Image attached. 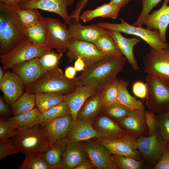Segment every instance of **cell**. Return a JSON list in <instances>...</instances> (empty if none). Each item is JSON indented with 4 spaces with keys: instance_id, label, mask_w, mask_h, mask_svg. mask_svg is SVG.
Returning a JSON list of instances; mask_svg holds the SVG:
<instances>
[{
    "instance_id": "44dd1931",
    "label": "cell",
    "mask_w": 169,
    "mask_h": 169,
    "mask_svg": "<svg viewBox=\"0 0 169 169\" xmlns=\"http://www.w3.org/2000/svg\"><path fill=\"white\" fill-rule=\"evenodd\" d=\"M90 119L77 120L73 121L66 137L77 142L87 141L94 138H105L104 135L94 128Z\"/></svg>"
},
{
    "instance_id": "7dc6e473",
    "label": "cell",
    "mask_w": 169,
    "mask_h": 169,
    "mask_svg": "<svg viewBox=\"0 0 169 169\" xmlns=\"http://www.w3.org/2000/svg\"><path fill=\"white\" fill-rule=\"evenodd\" d=\"M132 90L137 97L142 99L146 98L147 89L146 83L140 81L135 82L133 84Z\"/></svg>"
},
{
    "instance_id": "7bdbcfd3",
    "label": "cell",
    "mask_w": 169,
    "mask_h": 169,
    "mask_svg": "<svg viewBox=\"0 0 169 169\" xmlns=\"http://www.w3.org/2000/svg\"><path fill=\"white\" fill-rule=\"evenodd\" d=\"M19 152L12 139L7 138L0 140V160Z\"/></svg>"
},
{
    "instance_id": "cb8c5ba5",
    "label": "cell",
    "mask_w": 169,
    "mask_h": 169,
    "mask_svg": "<svg viewBox=\"0 0 169 169\" xmlns=\"http://www.w3.org/2000/svg\"><path fill=\"white\" fill-rule=\"evenodd\" d=\"M107 31L132 68L135 71L139 70V67L135 58L133 49L134 46L141 41V39L136 37L126 38L124 37L120 32L117 31L109 30H107Z\"/></svg>"
},
{
    "instance_id": "74e56055",
    "label": "cell",
    "mask_w": 169,
    "mask_h": 169,
    "mask_svg": "<svg viewBox=\"0 0 169 169\" xmlns=\"http://www.w3.org/2000/svg\"><path fill=\"white\" fill-rule=\"evenodd\" d=\"M63 54L56 53L52 50L39 57V62L42 67L46 71L53 70L57 66Z\"/></svg>"
},
{
    "instance_id": "30bf717a",
    "label": "cell",
    "mask_w": 169,
    "mask_h": 169,
    "mask_svg": "<svg viewBox=\"0 0 169 169\" xmlns=\"http://www.w3.org/2000/svg\"><path fill=\"white\" fill-rule=\"evenodd\" d=\"M67 56L69 62L80 57L84 61L85 68L108 57L101 53L94 44L88 42L71 39Z\"/></svg>"
},
{
    "instance_id": "277c9868",
    "label": "cell",
    "mask_w": 169,
    "mask_h": 169,
    "mask_svg": "<svg viewBox=\"0 0 169 169\" xmlns=\"http://www.w3.org/2000/svg\"><path fill=\"white\" fill-rule=\"evenodd\" d=\"M11 139L19 151L22 152L26 156L43 153L49 146L44 132L39 126L27 131L17 129Z\"/></svg>"
},
{
    "instance_id": "5b68a950",
    "label": "cell",
    "mask_w": 169,
    "mask_h": 169,
    "mask_svg": "<svg viewBox=\"0 0 169 169\" xmlns=\"http://www.w3.org/2000/svg\"><path fill=\"white\" fill-rule=\"evenodd\" d=\"M146 104L154 112H166L169 110V80L147 74Z\"/></svg>"
},
{
    "instance_id": "94428289",
    "label": "cell",
    "mask_w": 169,
    "mask_h": 169,
    "mask_svg": "<svg viewBox=\"0 0 169 169\" xmlns=\"http://www.w3.org/2000/svg\"><path fill=\"white\" fill-rule=\"evenodd\" d=\"M70 5H72L73 3L74 0H68Z\"/></svg>"
},
{
    "instance_id": "d6a6232c",
    "label": "cell",
    "mask_w": 169,
    "mask_h": 169,
    "mask_svg": "<svg viewBox=\"0 0 169 169\" xmlns=\"http://www.w3.org/2000/svg\"><path fill=\"white\" fill-rule=\"evenodd\" d=\"M95 45L101 53L107 57H119L124 56L108 33L100 38Z\"/></svg>"
},
{
    "instance_id": "f546056e",
    "label": "cell",
    "mask_w": 169,
    "mask_h": 169,
    "mask_svg": "<svg viewBox=\"0 0 169 169\" xmlns=\"http://www.w3.org/2000/svg\"><path fill=\"white\" fill-rule=\"evenodd\" d=\"M127 81L118 79L117 87V99L118 102L124 105L131 110H139L144 111L143 103L129 93L127 87Z\"/></svg>"
},
{
    "instance_id": "83f0119b",
    "label": "cell",
    "mask_w": 169,
    "mask_h": 169,
    "mask_svg": "<svg viewBox=\"0 0 169 169\" xmlns=\"http://www.w3.org/2000/svg\"><path fill=\"white\" fill-rule=\"evenodd\" d=\"M66 137L58 139L50 145L42 153L45 161L50 165L59 169L62 160V155L67 145Z\"/></svg>"
},
{
    "instance_id": "d6986e66",
    "label": "cell",
    "mask_w": 169,
    "mask_h": 169,
    "mask_svg": "<svg viewBox=\"0 0 169 169\" xmlns=\"http://www.w3.org/2000/svg\"><path fill=\"white\" fill-rule=\"evenodd\" d=\"M73 122L69 114L56 118L42 127L49 146L56 140L66 137Z\"/></svg>"
},
{
    "instance_id": "9c48e42d",
    "label": "cell",
    "mask_w": 169,
    "mask_h": 169,
    "mask_svg": "<svg viewBox=\"0 0 169 169\" xmlns=\"http://www.w3.org/2000/svg\"><path fill=\"white\" fill-rule=\"evenodd\" d=\"M144 73L155 77L169 80V44L164 49L151 48L143 57Z\"/></svg>"
},
{
    "instance_id": "f5cc1de1",
    "label": "cell",
    "mask_w": 169,
    "mask_h": 169,
    "mask_svg": "<svg viewBox=\"0 0 169 169\" xmlns=\"http://www.w3.org/2000/svg\"><path fill=\"white\" fill-rule=\"evenodd\" d=\"M76 71L74 67L69 66L65 69L64 74L68 78L72 79L75 78Z\"/></svg>"
},
{
    "instance_id": "816d5d0a",
    "label": "cell",
    "mask_w": 169,
    "mask_h": 169,
    "mask_svg": "<svg viewBox=\"0 0 169 169\" xmlns=\"http://www.w3.org/2000/svg\"><path fill=\"white\" fill-rule=\"evenodd\" d=\"M74 67L78 71H84L85 68V63L83 59L79 57H78L74 63Z\"/></svg>"
},
{
    "instance_id": "8992f818",
    "label": "cell",
    "mask_w": 169,
    "mask_h": 169,
    "mask_svg": "<svg viewBox=\"0 0 169 169\" xmlns=\"http://www.w3.org/2000/svg\"><path fill=\"white\" fill-rule=\"evenodd\" d=\"M51 50L45 44L36 45L26 39L8 53L0 55V61L3 69L6 71L17 64L39 57Z\"/></svg>"
},
{
    "instance_id": "f6af8a7d",
    "label": "cell",
    "mask_w": 169,
    "mask_h": 169,
    "mask_svg": "<svg viewBox=\"0 0 169 169\" xmlns=\"http://www.w3.org/2000/svg\"><path fill=\"white\" fill-rule=\"evenodd\" d=\"M160 132L164 142L169 144V117L163 115L159 122Z\"/></svg>"
},
{
    "instance_id": "bcb514c9",
    "label": "cell",
    "mask_w": 169,
    "mask_h": 169,
    "mask_svg": "<svg viewBox=\"0 0 169 169\" xmlns=\"http://www.w3.org/2000/svg\"><path fill=\"white\" fill-rule=\"evenodd\" d=\"M145 114L149 135H150L157 130L159 124L153 112L145 111Z\"/></svg>"
},
{
    "instance_id": "4dcf8cb0",
    "label": "cell",
    "mask_w": 169,
    "mask_h": 169,
    "mask_svg": "<svg viewBox=\"0 0 169 169\" xmlns=\"http://www.w3.org/2000/svg\"><path fill=\"white\" fill-rule=\"evenodd\" d=\"M36 107L41 113L64 101L65 95L49 92L35 94Z\"/></svg>"
},
{
    "instance_id": "484cf974",
    "label": "cell",
    "mask_w": 169,
    "mask_h": 169,
    "mask_svg": "<svg viewBox=\"0 0 169 169\" xmlns=\"http://www.w3.org/2000/svg\"><path fill=\"white\" fill-rule=\"evenodd\" d=\"M41 113L37 107L30 110L13 115L8 120L15 128L22 131H27L40 125Z\"/></svg>"
},
{
    "instance_id": "91938a15",
    "label": "cell",
    "mask_w": 169,
    "mask_h": 169,
    "mask_svg": "<svg viewBox=\"0 0 169 169\" xmlns=\"http://www.w3.org/2000/svg\"><path fill=\"white\" fill-rule=\"evenodd\" d=\"M163 115L166 117H169V110L163 114Z\"/></svg>"
},
{
    "instance_id": "7402d4cb",
    "label": "cell",
    "mask_w": 169,
    "mask_h": 169,
    "mask_svg": "<svg viewBox=\"0 0 169 169\" xmlns=\"http://www.w3.org/2000/svg\"><path fill=\"white\" fill-rule=\"evenodd\" d=\"M24 86L22 79L13 72H6L0 81V89L10 105L23 94Z\"/></svg>"
},
{
    "instance_id": "ba28073f",
    "label": "cell",
    "mask_w": 169,
    "mask_h": 169,
    "mask_svg": "<svg viewBox=\"0 0 169 169\" xmlns=\"http://www.w3.org/2000/svg\"><path fill=\"white\" fill-rule=\"evenodd\" d=\"M46 36L45 45L58 52L63 54L67 51L71 40L68 28L59 20L44 17Z\"/></svg>"
},
{
    "instance_id": "c3c4849f",
    "label": "cell",
    "mask_w": 169,
    "mask_h": 169,
    "mask_svg": "<svg viewBox=\"0 0 169 169\" xmlns=\"http://www.w3.org/2000/svg\"><path fill=\"white\" fill-rule=\"evenodd\" d=\"M155 169H169V146L165 148L162 154L154 166Z\"/></svg>"
},
{
    "instance_id": "7c38bea8",
    "label": "cell",
    "mask_w": 169,
    "mask_h": 169,
    "mask_svg": "<svg viewBox=\"0 0 169 169\" xmlns=\"http://www.w3.org/2000/svg\"><path fill=\"white\" fill-rule=\"evenodd\" d=\"M86 141L83 145L90 161L99 169H116L118 167L109 151L100 143Z\"/></svg>"
},
{
    "instance_id": "ac0fdd59",
    "label": "cell",
    "mask_w": 169,
    "mask_h": 169,
    "mask_svg": "<svg viewBox=\"0 0 169 169\" xmlns=\"http://www.w3.org/2000/svg\"><path fill=\"white\" fill-rule=\"evenodd\" d=\"M98 91L91 85H79L73 92L65 95L64 100L69 107L73 121L77 120L79 111L86 100Z\"/></svg>"
},
{
    "instance_id": "4316f807",
    "label": "cell",
    "mask_w": 169,
    "mask_h": 169,
    "mask_svg": "<svg viewBox=\"0 0 169 169\" xmlns=\"http://www.w3.org/2000/svg\"><path fill=\"white\" fill-rule=\"evenodd\" d=\"M121 8L119 6L109 2L94 9L85 11L80 15L79 19L84 23L90 22L93 19L99 17L115 19L118 17Z\"/></svg>"
},
{
    "instance_id": "603a6c76",
    "label": "cell",
    "mask_w": 169,
    "mask_h": 169,
    "mask_svg": "<svg viewBox=\"0 0 169 169\" xmlns=\"http://www.w3.org/2000/svg\"><path fill=\"white\" fill-rule=\"evenodd\" d=\"M120 122L125 130L137 137L149 135L145 110H131L127 116L120 120Z\"/></svg>"
},
{
    "instance_id": "db71d44e",
    "label": "cell",
    "mask_w": 169,
    "mask_h": 169,
    "mask_svg": "<svg viewBox=\"0 0 169 169\" xmlns=\"http://www.w3.org/2000/svg\"><path fill=\"white\" fill-rule=\"evenodd\" d=\"M0 3L14 8L19 7V0H0Z\"/></svg>"
},
{
    "instance_id": "3957f363",
    "label": "cell",
    "mask_w": 169,
    "mask_h": 169,
    "mask_svg": "<svg viewBox=\"0 0 169 169\" xmlns=\"http://www.w3.org/2000/svg\"><path fill=\"white\" fill-rule=\"evenodd\" d=\"M76 78H67L58 66L48 71L34 83L26 86V92L35 94L49 92L66 95L74 91L79 86Z\"/></svg>"
},
{
    "instance_id": "6f0895ef",
    "label": "cell",
    "mask_w": 169,
    "mask_h": 169,
    "mask_svg": "<svg viewBox=\"0 0 169 169\" xmlns=\"http://www.w3.org/2000/svg\"><path fill=\"white\" fill-rule=\"evenodd\" d=\"M2 67H0V81H1L3 78L5 73Z\"/></svg>"
},
{
    "instance_id": "ee69618b",
    "label": "cell",
    "mask_w": 169,
    "mask_h": 169,
    "mask_svg": "<svg viewBox=\"0 0 169 169\" xmlns=\"http://www.w3.org/2000/svg\"><path fill=\"white\" fill-rule=\"evenodd\" d=\"M17 129L8 120L0 119V140L12 138L14 135Z\"/></svg>"
},
{
    "instance_id": "52a82bcc",
    "label": "cell",
    "mask_w": 169,
    "mask_h": 169,
    "mask_svg": "<svg viewBox=\"0 0 169 169\" xmlns=\"http://www.w3.org/2000/svg\"><path fill=\"white\" fill-rule=\"evenodd\" d=\"M120 23H111L100 22L97 24L101 28L107 30L122 32L135 35L146 42L152 48L160 50L166 48L169 44L162 41L158 30H151L141 26L131 25L122 18H120Z\"/></svg>"
},
{
    "instance_id": "4fadbf2b",
    "label": "cell",
    "mask_w": 169,
    "mask_h": 169,
    "mask_svg": "<svg viewBox=\"0 0 169 169\" xmlns=\"http://www.w3.org/2000/svg\"><path fill=\"white\" fill-rule=\"evenodd\" d=\"M38 58L18 63L11 69L25 87L37 81L47 72L41 65Z\"/></svg>"
},
{
    "instance_id": "d4e9b609",
    "label": "cell",
    "mask_w": 169,
    "mask_h": 169,
    "mask_svg": "<svg viewBox=\"0 0 169 169\" xmlns=\"http://www.w3.org/2000/svg\"><path fill=\"white\" fill-rule=\"evenodd\" d=\"M96 126L97 130L104 136V139L127 138L137 139L138 138L122 128L106 116L102 115L100 117L96 122Z\"/></svg>"
},
{
    "instance_id": "d590c367",
    "label": "cell",
    "mask_w": 169,
    "mask_h": 169,
    "mask_svg": "<svg viewBox=\"0 0 169 169\" xmlns=\"http://www.w3.org/2000/svg\"><path fill=\"white\" fill-rule=\"evenodd\" d=\"M18 169H54L57 168L47 163L44 160L42 153H34L26 155Z\"/></svg>"
},
{
    "instance_id": "9a60e30c",
    "label": "cell",
    "mask_w": 169,
    "mask_h": 169,
    "mask_svg": "<svg viewBox=\"0 0 169 169\" xmlns=\"http://www.w3.org/2000/svg\"><path fill=\"white\" fill-rule=\"evenodd\" d=\"M68 0H33L21 5L23 9H39L52 12L60 16L65 23L69 25L71 23L67 7L70 6Z\"/></svg>"
},
{
    "instance_id": "e575fe53",
    "label": "cell",
    "mask_w": 169,
    "mask_h": 169,
    "mask_svg": "<svg viewBox=\"0 0 169 169\" xmlns=\"http://www.w3.org/2000/svg\"><path fill=\"white\" fill-rule=\"evenodd\" d=\"M69 114L71 112L69 107L64 101L41 113L40 125L42 127L56 118Z\"/></svg>"
},
{
    "instance_id": "9f6ffc18",
    "label": "cell",
    "mask_w": 169,
    "mask_h": 169,
    "mask_svg": "<svg viewBox=\"0 0 169 169\" xmlns=\"http://www.w3.org/2000/svg\"><path fill=\"white\" fill-rule=\"evenodd\" d=\"M130 0H110L111 3L117 5L121 8L124 7L127 4Z\"/></svg>"
},
{
    "instance_id": "6125c7cd",
    "label": "cell",
    "mask_w": 169,
    "mask_h": 169,
    "mask_svg": "<svg viewBox=\"0 0 169 169\" xmlns=\"http://www.w3.org/2000/svg\"><path fill=\"white\" fill-rule=\"evenodd\" d=\"M167 145L169 146V145Z\"/></svg>"
},
{
    "instance_id": "f1b7e54d",
    "label": "cell",
    "mask_w": 169,
    "mask_h": 169,
    "mask_svg": "<svg viewBox=\"0 0 169 169\" xmlns=\"http://www.w3.org/2000/svg\"><path fill=\"white\" fill-rule=\"evenodd\" d=\"M102 90L98 91L86 100L79 111L78 120L90 119L99 113L103 106Z\"/></svg>"
},
{
    "instance_id": "681fc988",
    "label": "cell",
    "mask_w": 169,
    "mask_h": 169,
    "mask_svg": "<svg viewBox=\"0 0 169 169\" xmlns=\"http://www.w3.org/2000/svg\"><path fill=\"white\" fill-rule=\"evenodd\" d=\"M89 0H79L77 3L74 10L72 12L73 15L75 17L78 18L81 11L84 8Z\"/></svg>"
},
{
    "instance_id": "680465c9",
    "label": "cell",
    "mask_w": 169,
    "mask_h": 169,
    "mask_svg": "<svg viewBox=\"0 0 169 169\" xmlns=\"http://www.w3.org/2000/svg\"><path fill=\"white\" fill-rule=\"evenodd\" d=\"M33 0H19V4H20V6L24 3L29 2L30 1H31ZM19 6V7H20Z\"/></svg>"
},
{
    "instance_id": "1f68e13d",
    "label": "cell",
    "mask_w": 169,
    "mask_h": 169,
    "mask_svg": "<svg viewBox=\"0 0 169 169\" xmlns=\"http://www.w3.org/2000/svg\"><path fill=\"white\" fill-rule=\"evenodd\" d=\"M26 36L33 44L37 45L45 44L46 31L44 17L36 23L27 27H24Z\"/></svg>"
},
{
    "instance_id": "60d3db41",
    "label": "cell",
    "mask_w": 169,
    "mask_h": 169,
    "mask_svg": "<svg viewBox=\"0 0 169 169\" xmlns=\"http://www.w3.org/2000/svg\"><path fill=\"white\" fill-rule=\"evenodd\" d=\"M113 158L118 168L121 169H138L141 167L140 161L130 157L114 155Z\"/></svg>"
},
{
    "instance_id": "ffe728a7",
    "label": "cell",
    "mask_w": 169,
    "mask_h": 169,
    "mask_svg": "<svg viewBox=\"0 0 169 169\" xmlns=\"http://www.w3.org/2000/svg\"><path fill=\"white\" fill-rule=\"evenodd\" d=\"M87 154L79 142L67 139V145L62 155L60 169H74L81 163L88 161Z\"/></svg>"
},
{
    "instance_id": "e0dca14e",
    "label": "cell",
    "mask_w": 169,
    "mask_h": 169,
    "mask_svg": "<svg viewBox=\"0 0 169 169\" xmlns=\"http://www.w3.org/2000/svg\"><path fill=\"white\" fill-rule=\"evenodd\" d=\"M169 0H164L161 7L149 14L146 18L143 25L147 29L158 30L163 42L166 43V32L169 25Z\"/></svg>"
},
{
    "instance_id": "2e32d148",
    "label": "cell",
    "mask_w": 169,
    "mask_h": 169,
    "mask_svg": "<svg viewBox=\"0 0 169 169\" xmlns=\"http://www.w3.org/2000/svg\"><path fill=\"white\" fill-rule=\"evenodd\" d=\"M68 30L72 39L95 44L97 40L107 33V30L97 24L84 26L75 21L69 25Z\"/></svg>"
},
{
    "instance_id": "f907efd6",
    "label": "cell",
    "mask_w": 169,
    "mask_h": 169,
    "mask_svg": "<svg viewBox=\"0 0 169 169\" xmlns=\"http://www.w3.org/2000/svg\"><path fill=\"white\" fill-rule=\"evenodd\" d=\"M10 109L2 97H0V115L1 116L6 115L10 112Z\"/></svg>"
},
{
    "instance_id": "b9f144b4",
    "label": "cell",
    "mask_w": 169,
    "mask_h": 169,
    "mask_svg": "<svg viewBox=\"0 0 169 169\" xmlns=\"http://www.w3.org/2000/svg\"><path fill=\"white\" fill-rule=\"evenodd\" d=\"M142 9L137 20L133 25L141 26L144 21L153 8L158 5L162 0H141Z\"/></svg>"
},
{
    "instance_id": "11a10c76",
    "label": "cell",
    "mask_w": 169,
    "mask_h": 169,
    "mask_svg": "<svg viewBox=\"0 0 169 169\" xmlns=\"http://www.w3.org/2000/svg\"><path fill=\"white\" fill-rule=\"evenodd\" d=\"M95 166L90 161L84 162L76 167L74 169H91Z\"/></svg>"
},
{
    "instance_id": "8fae6325",
    "label": "cell",
    "mask_w": 169,
    "mask_h": 169,
    "mask_svg": "<svg viewBox=\"0 0 169 169\" xmlns=\"http://www.w3.org/2000/svg\"><path fill=\"white\" fill-rule=\"evenodd\" d=\"M136 143V148L141 155L151 161H158L167 146L160 131L157 130L148 136L138 137Z\"/></svg>"
},
{
    "instance_id": "8d00e7d4",
    "label": "cell",
    "mask_w": 169,
    "mask_h": 169,
    "mask_svg": "<svg viewBox=\"0 0 169 169\" xmlns=\"http://www.w3.org/2000/svg\"><path fill=\"white\" fill-rule=\"evenodd\" d=\"M14 9L24 27L32 25L39 21L43 18L38 9H23L20 7Z\"/></svg>"
},
{
    "instance_id": "ab89813d",
    "label": "cell",
    "mask_w": 169,
    "mask_h": 169,
    "mask_svg": "<svg viewBox=\"0 0 169 169\" xmlns=\"http://www.w3.org/2000/svg\"><path fill=\"white\" fill-rule=\"evenodd\" d=\"M118 80L117 79L102 90V102L103 106L119 102L117 92Z\"/></svg>"
},
{
    "instance_id": "5bb4252c",
    "label": "cell",
    "mask_w": 169,
    "mask_h": 169,
    "mask_svg": "<svg viewBox=\"0 0 169 169\" xmlns=\"http://www.w3.org/2000/svg\"><path fill=\"white\" fill-rule=\"evenodd\" d=\"M136 139L127 138L101 139L100 142L114 155L128 156L138 160L141 154L136 148Z\"/></svg>"
},
{
    "instance_id": "f35d334b",
    "label": "cell",
    "mask_w": 169,
    "mask_h": 169,
    "mask_svg": "<svg viewBox=\"0 0 169 169\" xmlns=\"http://www.w3.org/2000/svg\"><path fill=\"white\" fill-rule=\"evenodd\" d=\"M102 109L110 116L120 120L127 116L131 111L126 106L119 102H115L103 106Z\"/></svg>"
},
{
    "instance_id": "836d02e7",
    "label": "cell",
    "mask_w": 169,
    "mask_h": 169,
    "mask_svg": "<svg viewBox=\"0 0 169 169\" xmlns=\"http://www.w3.org/2000/svg\"><path fill=\"white\" fill-rule=\"evenodd\" d=\"M10 105L13 115L32 110L36 107L35 94L26 92Z\"/></svg>"
},
{
    "instance_id": "7a4b0ae2",
    "label": "cell",
    "mask_w": 169,
    "mask_h": 169,
    "mask_svg": "<svg viewBox=\"0 0 169 169\" xmlns=\"http://www.w3.org/2000/svg\"><path fill=\"white\" fill-rule=\"evenodd\" d=\"M27 39L14 8L0 3V55L7 54Z\"/></svg>"
},
{
    "instance_id": "6da1fadb",
    "label": "cell",
    "mask_w": 169,
    "mask_h": 169,
    "mask_svg": "<svg viewBox=\"0 0 169 169\" xmlns=\"http://www.w3.org/2000/svg\"><path fill=\"white\" fill-rule=\"evenodd\" d=\"M127 60L124 56L108 57L85 68L76 79L79 85L90 84L102 90L117 79Z\"/></svg>"
}]
</instances>
